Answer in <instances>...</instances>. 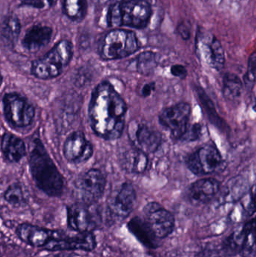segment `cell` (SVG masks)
Here are the masks:
<instances>
[{
	"mask_svg": "<svg viewBox=\"0 0 256 257\" xmlns=\"http://www.w3.org/2000/svg\"><path fill=\"white\" fill-rule=\"evenodd\" d=\"M127 106L114 86L104 81L96 86L90 98L88 117L96 136L116 140L123 134Z\"/></svg>",
	"mask_w": 256,
	"mask_h": 257,
	"instance_id": "6da1fadb",
	"label": "cell"
},
{
	"mask_svg": "<svg viewBox=\"0 0 256 257\" xmlns=\"http://www.w3.org/2000/svg\"><path fill=\"white\" fill-rule=\"evenodd\" d=\"M29 163L32 176L39 190L51 197L63 194V176L39 138H35L30 143Z\"/></svg>",
	"mask_w": 256,
	"mask_h": 257,
	"instance_id": "7a4b0ae2",
	"label": "cell"
},
{
	"mask_svg": "<svg viewBox=\"0 0 256 257\" xmlns=\"http://www.w3.org/2000/svg\"><path fill=\"white\" fill-rule=\"evenodd\" d=\"M152 15L151 6L147 0H123L108 7L107 25L142 30L148 26Z\"/></svg>",
	"mask_w": 256,
	"mask_h": 257,
	"instance_id": "3957f363",
	"label": "cell"
},
{
	"mask_svg": "<svg viewBox=\"0 0 256 257\" xmlns=\"http://www.w3.org/2000/svg\"><path fill=\"white\" fill-rule=\"evenodd\" d=\"M73 45L63 39L57 42L46 54L32 63L31 74L40 80H50L61 75L73 57Z\"/></svg>",
	"mask_w": 256,
	"mask_h": 257,
	"instance_id": "277c9868",
	"label": "cell"
},
{
	"mask_svg": "<svg viewBox=\"0 0 256 257\" xmlns=\"http://www.w3.org/2000/svg\"><path fill=\"white\" fill-rule=\"evenodd\" d=\"M139 49L135 32L114 29L108 32L99 45V55L104 60H120L129 57Z\"/></svg>",
	"mask_w": 256,
	"mask_h": 257,
	"instance_id": "5b68a950",
	"label": "cell"
},
{
	"mask_svg": "<svg viewBox=\"0 0 256 257\" xmlns=\"http://www.w3.org/2000/svg\"><path fill=\"white\" fill-rule=\"evenodd\" d=\"M3 103L5 117L12 127L26 128L33 123L36 110L25 98L16 93H6Z\"/></svg>",
	"mask_w": 256,
	"mask_h": 257,
	"instance_id": "8992f818",
	"label": "cell"
},
{
	"mask_svg": "<svg viewBox=\"0 0 256 257\" xmlns=\"http://www.w3.org/2000/svg\"><path fill=\"white\" fill-rule=\"evenodd\" d=\"M73 232L52 230L51 238L43 248L50 251H91L96 247V238L92 232Z\"/></svg>",
	"mask_w": 256,
	"mask_h": 257,
	"instance_id": "52a82bcc",
	"label": "cell"
},
{
	"mask_svg": "<svg viewBox=\"0 0 256 257\" xmlns=\"http://www.w3.org/2000/svg\"><path fill=\"white\" fill-rule=\"evenodd\" d=\"M188 169L198 176L210 175L220 169L223 164L222 155L213 145L201 147L186 159Z\"/></svg>",
	"mask_w": 256,
	"mask_h": 257,
	"instance_id": "ba28073f",
	"label": "cell"
},
{
	"mask_svg": "<svg viewBox=\"0 0 256 257\" xmlns=\"http://www.w3.org/2000/svg\"><path fill=\"white\" fill-rule=\"evenodd\" d=\"M190 114V105L180 102L165 108L159 115V123L170 132L171 138L180 140L189 126Z\"/></svg>",
	"mask_w": 256,
	"mask_h": 257,
	"instance_id": "9c48e42d",
	"label": "cell"
},
{
	"mask_svg": "<svg viewBox=\"0 0 256 257\" xmlns=\"http://www.w3.org/2000/svg\"><path fill=\"white\" fill-rule=\"evenodd\" d=\"M75 186L84 203L92 204L103 196L106 178L99 169H91L78 176Z\"/></svg>",
	"mask_w": 256,
	"mask_h": 257,
	"instance_id": "30bf717a",
	"label": "cell"
},
{
	"mask_svg": "<svg viewBox=\"0 0 256 257\" xmlns=\"http://www.w3.org/2000/svg\"><path fill=\"white\" fill-rule=\"evenodd\" d=\"M144 221L156 238H165L174 230L175 220L168 210L157 202H150L144 208Z\"/></svg>",
	"mask_w": 256,
	"mask_h": 257,
	"instance_id": "8fae6325",
	"label": "cell"
},
{
	"mask_svg": "<svg viewBox=\"0 0 256 257\" xmlns=\"http://www.w3.org/2000/svg\"><path fill=\"white\" fill-rule=\"evenodd\" d=\"M128 133L135 148L146 154L156 152L162 143L160 133L145 123H139L136 120L131 122Z\"/></svg>",
	"mask_w": 256,
	"mask_h": 257,
	"instance_id": "7c38bea8",
	"label": "cell"
},
{
	"mask_svg": "<svg viewBox=\"0 0 256 257\" xmlns=\"http://www.w3.org/2000/svg\"><path fill=\"white\" fill-rule=\"evenodd\" d=\"M93 154V145L87 140L82 132H73L65 141L63 155L70 163L75 164L84 163L90 160Z\"/></svg>",
	"mask_w": 256,
	"mask_h": 257,
	"instance_id": "4fadbf2b",
	"label": "cell"
},
{
	"mask_svg": "<svg viewBox=\"0 0 256 257\" xmlns=\"http://www.w3.org/2000/svg\"><path fill=\"white\" fill-rule=\"evenodd\" d=\"M197 48L200 55L210 67L221 70L225 64V52L220 42L214 35L202 33L198 36Z\"/></svg>",
	"mask_w": 256,
	"mask_h": 257,
	"instance_id": "5bb4252c",
	"label": "cell"
},
{
	"mask_svg": "<svg viewBox=\"0 0 256 257\" xmlns=\"http://www.w3.org/2000/svg\"><path fill=\"white\" fill-rule=\"evenodd\" d=\"M136 192L130 183H124L110 202V215L115 221L124 220L133 211L136 204Z\"/></svg>",
	"mask_w": 256,
	"mask_h": 257,
	"instance_id": "9a60e30c",
	"label": "cell"
},
{
	"mask_svg": "<svg viewBox=\"0 0 256 257\" xmlns=\"http://www.w3.org/2000/svg\"><path fill=\"white\" fill-rule=\"evenodd\" d=\"M67 223L77 232H92L97 226L96 217L87 204H74L67 207Z\"/></svg>",
	"mask_w": 256,
	"mask_h": 257,
	"instance_id": "2e32d148",
	"label": "cell"
},
{
	"mask_svg": "<svg viewBox=\"0 0 256 257\" xmlns=\"http://www.w3.org/2000/svg\"><path fill=\"white\" fill-rule=\"evenodd\" d=\"M53 29L42 24H35L26 31L22 45L26 51L36 53L46 47L53 37Z\"/></svg>",
	"mask_w": 256,
	"mask_h": 257,
	"instance_id": "e0dca14e",
	"label": "cell"
},
{
	"mask_svg": "<svg viewBox=\"0 0 256 257\" xmlns=\"http://www.w3.org/2000/svg\"><path fill=\"white\" fill-rule=\"evenodd\" d=\"M220 190V184L214 178H202L191 185L189 197L194 204H205L210 202Z\"/></svg>",
	"mask_w": 256,
	"mask_h": 257,
	"instance_id": "ac0fdd59",
	"label": "cell"
},
{
	"mask_svg": "<svg viewBox=\"0 0 256 257\" xmlns=\"http://www.w3.org/2000/svg\"><path fill=\"white\" fill-rule=\"evenodd\" d=\"M52 230L30 223H21L17 228L18 237L26 244L36 247H44L51 238Z\"/></svg>",
	"mask_w": 256,
	"mask_h": 257,
	"instance_id": "d6986e66",
	"label": "cell"
},
{
	"mask_svg": "<svg viewBox=\"0 0 256 257\" xmlns=\"http://www.w3.org/2000/svg\"><path fill=\"white\" fill-rule=\"evenodd\" d=\"M1 151L5 158L11 163H18L27 153L24 141L10 133H4L2 137Z\"/></svg>",
	"mask_w": 256,
	"mask_h": 257,
	"instance_id": "ffe728a7",
	"label": "cell"
},
{
	"mask_svg": "<svg viewBox=\"0 0 256 257\" xmlns=\"http://www.w3.org/2000/svg\"><path fill=\"white\" fill-rule=\"evenodd\" d=\"M21 32V21L16 15H9L5 17L0 25V36L6 47L12 48L15 46Z\"/></svg>",
	"mask_w": 256,
	"mask_h": 257,
	"instance_id": "44dd1931",
	"label": "cell"
},
{
	"mask_svg": "<svg viewBox=\"0 0 256 257\" xmlns=\"http://www.w3.org/2000/svg\"><path fill=\"white\" fill-rule=\"evenodd\" d=\"M148 162L147 154L135 148L125 153L121 166L129 173L141 174L147 169Z\"/></svg>",
	"mask_w": 256,
	"mask_h": 257,
	"instance_id": "7402d4cb",
	"label": "cell"
},
{
	"mask_svg": "<svg viewBox=\"0 0 256 257\" xmlns=\"http://www.w3.org/2000/svg\"><path fill=\"white\" fill-rule=\"evenodd\" d=\"M87 0H63V11L64 15L71 21L80 22L85 18L87 13Z\"/></svg>",
	"mask_w": 256,
	"mask_h": 257,
	"instance_id": "603a6c76",
	"label": "cell"
},
{
	"mask_svg": "<svg viewBox=\"0 0 256 257\" xmlns=\"http://www.w3.org/2000/svg\"><path fill=\"white\" fill-rule=\"evenodd\" d=\"M129 66L142 75H150L157 66L156 54L152 51H144L134 59Z\"/></svg>",
	"mask_w": 256,
	"mask_h": 257,
	"instance_id": "cb8c5ba5",
	"label": "cell"
},
{
	"mask_svg": "<svg viewBox=\"0 0 256 257\" xmlns=\"http://www.w3.org/2000/svg\"><path fill=\"white\" fill-rule=\"evenodd\" d=\"M243 91V82L235 74L226 73L223 78V92L225 99L234 100L239 99Z\"/></svg>",
	"mask_w": 256,
	"mask_h": 257,
	"instance_id": "d4e9b609",
	"label": "cell"
},
{
	"mask_svg": "<svg viewBox=\"0 0 256 257\" xmlns=\"http://www.w3.org/2000/svg\"><path fill=\"white\" fill-rule=\"evenodd\" d=\"M129 225V229L141 241H142L144 244L150 246L154 245L153 241L156 238L147 226L146 222L144 221V219L142 220L139 217H135L131 220Z\"/></svg>",
	"mask_w": 256,
	"mask_h": 257,
	"instance_id": "484cf974",
	"label": "cell"
},
{
	"mask_svg": "<svg viewBox=\"0 0 256 257\" xmlns=\"http://www.w3.org/2000/svg\"><path fill=\"white\" fill-rule=\"evenodd\" d=\"M5 200L15 208L24 206L27 202L25 193L22 187L18 184H13L8 187L4 194Z\"/></svg>",
	"mask_w": 256,
	"mask_h": 257,
	"instance_id": "4316f807",
	"label": "cell"
},
{
	"mask_svg": "<svg viewBox=\"0 0 256 257\" xmlns=\"http://www.w3.org/2000/svg\"><path fill=\"white\" fill-rule=\"evenodd\" d=\"M244 226L245 235L240 253L243 256L249 257L255 251V220L252 219Z\"/></svg>",
	"mask_w": 256,
	"mask_h": 257,
	"instance_id": "83f0119b",
	"label": "cell"
},
{
	"mask_svg": "<svg viewBox=\"0 0 256 257\" xmlns=\"http://www.w3.org/2000/svg\"><path fill=\"white\" fill-rule=\"evenodd\" d=\"M255 69H256V56L253 52L249 57V63H248V69L245 75L244 84L247 87H253L255 81Z\"/></svg>",
	"mask_w": 256,
	"mask_h": 257,
	"instance_id": "f1b7e54d",
	"label": "cell"
},
{
	"mask_svg": "<svg viewBox=\"0 0 256 257\" xmlns=\"http://www.w3.org/2000/svg\"><path fill=\"white\" fill-rule=\"evenodd\" d=\"M201 132H202V126L198 123H195V124L191 125L188 126L187 130H186V133L183 135L182 139L180 141H183V142H194V141L198 140L199 139L200 136L201 135Z\"/></svg>",
	"mask_w": 256,
	"mask_h": 257,
	"instance_id": "f546056e",
	"label": "cell"
},
{
	"mask_svg": "<svg viewBox=\"0 0 256 257\" xmlns=\"http://www.w3.org/2000/svg\"><path fill=\"white\" fill-rule=\"evenodd\" d=\"M54 4V0H21V6H28L37 9H45Z\"/></svg>",
	"mask_w": 256,
	"mask_h": 257,
	"instance_id": "4dcf8cb0",
	"label": "cell"
},
{
	"mask_svg": "<svg viewBox=\"0 0 256 257\" xmlns=\"http://www.w3.org/2000/svg\"><path fill=\"white\" fill-rule=\"evenodd\" d=\"M171 73L174 76L180 78V79H185V78L187 77L188 75L186 67L183 66V65L180 64H176L171 66Z\"/></svg>",
	"mask_w": 256,
	"mask_h": 257,
	"instance_id": "1f68e13d",
	"label": "cell"
},
{
	"mask_svg": "<svg viewBox=\"0 0 256 257\" xmlns=\"http://www.w3.org/2000/svg\"><path fill=\"white\" fill-rule=\"evenodd\" d=\"M177 32H178V34L181 36L183 40H188L190 37V30L185 23L179 24V25L177 26Z\"/></svg>",
	"mask_w": 256,
	"mask_h": 257,
	"instance_id": "d6a6232c",
	"label": "cell"
},
{
	"mask_svg": "<svg viewBox=\"0 0 256 257\" xmlns=\"http://www.w3.org/2000/svg\"><path fill=\"white\" fill-rule=\"evenodd\" d=\"M155 90V83L151 82L149 84H146L143 87L142 90H141V94L144 97H147V96H150L152 92Z\"/></svg>",
	"mask_w": 256,
	"mask_h": 257,
	"instance_id": "836d02e7",
	"label": "cell"
},
{
	"mask_svg": "<svg viewBox=\"0 0 256 257\" xmlns=\"http://www.w3.org/2000/svg\"><path fill=\"white\" fill-rule=\"evenodd\" d=\"M121 1L123 0H93V3L97 6H107V5L111 6V5Z\"/></svg>",
	"mask_w": 256,
	"mask_h": 257,
	"instance_id": "e575fe53",
	"label": "cell"
},
{
	"mask_svg": "<svg viewBox=\"0 0 256 257\" xmlns=\"http://www.w3.org/2000/svg\"><path fill=\"white\" fill-rule=\"evenodd\" d=\"M3 75H2L1 71H0V87H1L2 84H3Z\"/></svg>",
	"mask_w": 256,
	"mask_h": 257,
	"instance_id": "d590c367",
	"label": "cell"
}]
</instances>
